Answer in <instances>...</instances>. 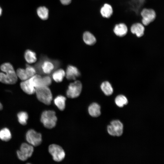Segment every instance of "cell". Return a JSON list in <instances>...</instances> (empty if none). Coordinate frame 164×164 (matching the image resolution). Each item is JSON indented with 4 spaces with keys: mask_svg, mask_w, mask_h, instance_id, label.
Wrapping results in <instances>:
<instances>
[{
    "mask_svg": "<svg viewBox=\"0 0 164 164\" xmlns=\"http://www.w3.org/2000/svg\"><path fill=\"white\" fill-rule=\"evenodd\" d=\"M0 82L6 84H13L17 81L18 77L13 66L9 63L2 64L0 67Z\"/></svg>",
    "mask_w": 164,
    "mask_h": 164,
    "instance_id": "obj_1",
    "label": "cell"
},
{
    "mask_svg": "<svg viewBox=\"0 0 164 164\" xmlns=\"http://www.w3.org/2000/svg\"><path fill=\"white\" fill-rule=\"evenodd\" d=\"M35 93L37 99L46 105L51 104L53 97L48 87L42 86L36 87Z\"/></svg>",
    "mask_w": 164,
    "mask_h": 164,
    "instance_id": "obj_2",
    "label": "cell"
},
{
    "mask_svg": "<svg viewBox=\"0 0 164 164\" xmlns=\"http://www.w3.org/2000/svg\"><path fill=\"white\" fill-rule=\"evenodd\" d=\"M40 121L46 128L51 129L54 128L57 121L55 112L51 110L43 111L41 115Z\"/></svg>",
    "mask_w": 164,
    "mask_h": 164,
    "instance_id": "obj_3",
    "label": "cell"
},
{
    "mask_svg": "<svg viewBox=\"0 0 164 164\" xmlns=\"http://www.w3.org/2000/svg\"><path fill=\"white\" fill-rule=\"evenodd\" d=\"M33 151V146L29 143H23L21 144L20 150L17 151V154L19 159L25 161L31 156Z\"/></svg>",
    "mask_w": 164,
    "mask_h": 164,
    "instance_id": "obj_4",
    "label": "cell"
},
{
    "mask_svg": "<svg viewBox=\"0 0 164 164\" xmlns=\"http://www.w3.org/2000/svg\"><path fill=\"white\" fill-rule=\"evenodd\" d=\"M82 89V84L79 80L71 83L68 86L66 95L69 98H73L78 97L80 94Z\"/></svg>",
    "mask_w": 164,
    "mask_h": 164,
    "instance_id": "obj_5",
    "label": "cell"
},
{
    "mask_svg": "<svg viewBox=\"0 0 164 164\" xmlns=\"http://www.w3.org/2000/svg\"><path fill=\"white\" fill-rule=\"evenodd\" d=\"M49 151L56 162L62 161L64 158L65 154L62 148L60 146L55 144L50 145L49 147Z\"/></svg>",
    "mask_w": 164,
    "mask_h": 164,
    "instance_id": "obj_6",
    "label": "cell"
},
{
    "mask_svg": "<svg viewBox=\"0 0 164 164\" xmlns=\"http://www.w3.org/2000/svg\"><path fill=\"white\" fill-rule=\"evenodd\" d=\"M142 17V24L147 26L152 22L155 19L156 13L154 10L152 9L144 8L140 13Z\"/></svg>",
    "mask_w": 164,
    "mask_h": 164,
    "instance_id": "obj_7",
    "label": "cell"
},
{
    "mask_svg": "<svg viewBox=\"0 0 164 164\" xmlns=\"http://www.w3.org/2000/svg\"><path fill=\"white\" fill-rule=\"evenodd\" d=\"M26 139L29 144L33 146L39 145L42 142L41 134L34 130H29L26 134Z\"/></svg>",
    "mask_w": 164,
    "mask_h": 164,
    "instance_id": "obj_8",
    "label": "cell"
},
{
    "mask_svg": "<svg viewBox=\"0 0 164 164\" xmlns=\"http://www.w3.org/2000/svg\"><path fill=\"white\" fill-rule=\"evenodd\" d=\"M55 62L47 58H45L41 61L39 67L40 71L46 74L50 73L56 67Z\"/></svg>",
    "mask_w": 164,
    "mask_h": 164,
    "instance_id": "obj_9",
    "label": "cell"
},
{
    "mask_svg": "<svg viewBox=\"0 0 164 164\" xmlns=\"http://www.w3.org/2000/svg\"><path fill=\"white\" fill-rule=\"evenodd\" d=\"M20 86L22 91L27 94L31 95L35 93V87L31 77L22 81L20 84Z\"/></svg>",
    "mask_w": 164,
    "mask_h": 164,
    "instance_id": "obj_10",
    "label": "cell"
},
{
    "mask_svg": "<svg viewBox=\"0 0 164 164\" xmlns=\"http://www.w3.org/2000/svg\"><path fill=\"white\" fill-rule=\"evenodd\" d=\"M80 75V73L76 67L72 65H69L67 67L65 76L69 80H75Z\"/></svg>",
    "mask_w": 164,
    "mask_h": 164,
    "instance_id": "obj_11",
    "label": "cell"
},
{
    "mask_svg": "<svg viewBox=\"0 0 164 164\" xmlns=\"http://www.w3.org/2000/svg\"><path fill=\"white\" fill-rule=\"evenodd\" d=\"M145 28L144 26L139 22L133 24L131 26L130 31L138 37H142L144 34Z\"/></svg>",
    "mask_w": 164,
    "mask_h": 164,
    "instance_id": "obj_12",
    "label": "cell"
},
{
    "mask_svg": "<svg viewBox=\"0 0 164 164\" xmlns=\"http://www.w3.org/2000/svg\"><path fill=\"white\" fill-rule=\"evenodd\" d=\"M113 30L116 35L121 37L125 36L127 34L128 28L125 23H120L115 25Z\"/></svg>",
    "mask_w": 164,
    "mask_h": 164,
    "instance_id": "obj_13",
    "label": "cell"
},
{
    "mask_svg": "<svg viewBox=\"0 0 164 164\" xmlns=\"http://www.w3.org/2000/svg\"><path fill=\"white\" fill-rule=\"evenodd\" d=\"M100 12L103 17L108 19L112 15L113 10L112 6L110 4L105 3L101 7Z\"/></svg>",
    "mask_w": 164,
    "mask_h": 164,
    "instance_id": "obj_14",
    "label": "cell"
},
{
    "mask_svg": "<svg viewBox=\"0 0 164 164\" xmlns=\"http://www.w3.org/2000/svg\"><path fill=\"white\" fill-rule=\"evenodd\" d=\"M88 111L90 115L94 117H98L101 114V107L96 103H93L89 106Z\"/></svg>",
    "mask_w": 164,
    "mask_h": 164,
    "instance_id": "obj_15",
    "label": "cell"
},
{
    "mask_svg": "<svg viewBox=\"0 0 164 164\" xmlns=\"http://www.w3.org/2000/svg\"><path fill=\"white\" fill-rule=\"evenodd\" d=\"M110 124L115 129L116 136H121L123 132V126L122 123L119 120H114L112 121Z\"/></svg>",
    "mask_w": 164,
    "mask_h": 164,
    "instance_id": "obj_16",
    "label": "cell"
},
{
    "mask_svg": "<svg viewBox=\"0 0 164 164\" xmlns=\"http://www.w3.org/2000/svg\"><path fill=\"white\" fill-rule=\"evenodd\" d=\"M83 39L84 43L87 45H92L96 42V39L94 36L89 32H84L83 35Z\"/></svg>",
    "mask_w": 164,
    "mask_h": 164,
    "instance_id": "obj_17",
    "label": "cell"
},
{
    "mask_svg": "<svg viewBox=\"0 0 164 164\" xmlns=\"http://www.w3.org/2000/svg\"><path fill=\"white\" fill-rule=\"evenodd\" d=\"M66 98L62 95L57 96L54 99L55 104L61 111L64 110L65 107Z\"/></svg>",
    "mask_w": 164,
    "mask_h": 164,
    "instance_id": "obj_18",
    "label": "cell"
},
{
    "mask_svg": "<svg viewBox=\"0 0 164 164\" xmlns=\"http://www.w3.org/2000/svg\"><path fill=\"white\" fill-rule=\"evenodd\" d=\"M24 56L26 60L29 63H35L37 60L36 53L31 50H26L25 52Z\"/></svg>",
    "mask_w": 164,
    "mask_h": 164,
    "instance_id": "obj_19",
    "label": "cell"
},
{
    "mask_svg": "<svg viewBox=\"0 0 164 164\" xmlns=\"http://www.w3.org/2000/svg\"><path fill=\"white\" fill-rule=\"evenodd\" d=\"M65 76V72L62 69H60L55 70L52 74V78L56 82L58 83L62 81Z\"/></svg>",
    "mask_w": 164,
    "mask_h": 164,
    "instance_id": "obj_20",
    "label": "cell"
},
{
    "mask_svg": "<svg viewBox=\"0 0 164 164\" xmlns=\"http://www.w3.org/2000/svg\"><path fill=\"white\" fill-rule=\"evenodd\" d=\"M101 87L104 93L107 96H110L113 93V89L108 81L103 82L101 85Z\"/></svg>",
    "mask_w": 164,
    "mask_h": 164,
    "instance_id": "obj_21",
    "label": "cell"
},
{
    "mask_svg": "<svg viewBox=\"0 0 164 164\" xmlns=\"http://www.w3.org/2000/svg\"><path fill=\"white\" fill-rule=\"evenodd\" d=\"M37 13L39 18L43 20L48 19L49 16V10L45 6L39 7L37 10Z\"/></svg>",
    "mask_w": 164,
    "mask_h": 164,
    "instance_id": "obj_22",
    "label": "cell"
},
{
    "mask_svg": "<svg viewBox=\"0 0 164 164\" xmlns=\"http://www.w3.org/2000/svg\"><path fill=\"white\" fill-rule=\"evenodd\" d=\"M12 138V135L9 129L4 128L0 131V139L5 142L9 141Z\"/></svg>",
    "mask_w": 164,
    "mask_h": 164,
    "instance_id": "obj_23",
    "label": "cell"
},
{
    "mask_svg": "<svg viewBox=\"0 0 164 164\" xmlns=\"http://www.w3.org/2000/svg\"><path fill=\"white\" fill-rule=\"evenodd\" d=\"M115 101L116 104L119 107H122L128 103L127 98L122 95L118 96L115 99Z\"/></svg>",
    "mask_w": 164,
    "mask_h": 164,
    "instance_id": "obj_24",
    "label": "cell"
},
{
    "mask_svg": "<svg viewBox=\"0 0 164 164\" xmlns=\"http://www.w3.org/2000/svg\"><path fill=\"white\" fill-rule=\"evenodd\" d=\"M18 121L22 125H26L27 123L28 119V113L25 111H21L17 114Z\"/></svg>",
    "mask_w": 164,
    "mask_h": 164,
    "instance_id": "obj_25",
    "label": "cell"
},
{
    "mask_svg": "<svg viewBox=\"0 0 164 164\" xmlns=\"http://www.w3.org/2000/svg\"><path fill=\"white\" fill-rule=\"evenodd\" d=\"M17 77L22 81L25 80L29 78L25 69L19 68L17 69L16 72Z\"/></svg>",
    "mask_w": 164,
    "mask_h": 164,
    "instance_id": "obj_26",
    "label": "cell"
},
{
    "mask_svg": "<svg viewBox=\"0 0 164 164\" xmlns=\"http://www.w3.org/2000/svg\"><path fill=\"white\" fill-rule=\"evenodd\" d=\"M51 83L52 80L50 77L47 76L43 77H41L40 80L39 87L42 86L48 87Z\"/></svg>",
    "mask_w": 164,
    "mask_h": 164,
    "instance_id": "obj_27",
    "label": "cell"
},
{
    "mask_svg": "<svg viewBox=\"0 0 164 164\" xmlns=\"http://www.w3.org/2000/svg\"><path fill=\"white\" fill-rule=\"evenodd\" d=\"M25 69L29 78L32 77L36 73L35 69L30 65H27Z\"/></svg>",
    "mask_w": 164,
    "mask_h": 164,
    "instance_id": "obj_28",
    "label": "cell"
},
{
    "mask_svg": "<svg viewBox=\"0 0 164 164\" xmlns=\"http://www.w3.org/2000/svg\"><path fill=\"white\" fill-rule=\"evenodd\" d=\"M107 131L108 133L110 135L113 136H116V133L115 129L113 126L111 124L108 126Z\"/></svg>",
    "mask_w": 164,
    "mask_h": 164,
    "instance_id": "obj_29",
    "label": "cell"
},
{
    "mask_svg": "<svg viewBox=\"0 0 164 164\" xmlns=\"http://www.w3.org/2000/svg\"><path fill=\"white\" fill-rule=\"evenodd\" d=\"M61 3L64 5L69 4L71 2V0H60Z\"/></svg>",
    "mask_w": 164,
    "mask_h": 164,
    "instance_id": "obj_30",
    "label": "cell"
},
{
    "mask_svg": "<svg viewBox=\"0 0 164 164\" xmlns=\"http://www.w3.org/2000/svg\"><path fill=\"white\" fill-rule=\"evenodd\" d=\"M3 108V106L1 104V103L0 102V110H2Z\"/></svg>",
    "mask_w": 164,
    "mask_h": 164,
    "instance_id": "obj_31",
    "label": "cell"
},
{
    "mask_svg": "<svg viewBox=\"0 0 164 164\" xmlns=\"http://www.w3.org/2000/svg\"><path fill=\"white\" fill-rule=\"evenodd\" d=\"M2 12V10L1 8L0 7V16L1 15Z\"/></svg>",
    "mask_w": 164,
    "mask_h": 164,
    "instance_id": "obj_32",
    "label": "cell"
}]
</instances>
